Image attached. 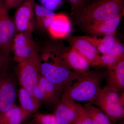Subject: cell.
Listing matches in <instances>:
<instances>
[{"label":"cell","instance_id":"6da1fadb","mask_svg":"<svg viewBox=\"0 0 124 124\" xmlns=\"http://www.w3.org/2000/svg\"><path fill=\"white\" fill-rule=\"evenodd\" d=\"M39 74L53 84L62 95L81 73L71 70L45 48L39 54Z\"/></svg>","mask_w":124,"mask_h":124},{"label":"cell","instance_id":"7a4b0ae2","mask_svg":"<svg viewBox=\"0 0 124 124\" xmlns=\"http://www.w3.org/2000/svg\"><path fill=\"white\" fill-rule=\"evenodd\" d=\"M101 68L81 73L76 82L63 94L78 101H90L100 89V85L105 79L106 70Z\"/></svg>","mask_w":124,"mask_h":124},{"label":"cell","instance_id":"3957f363","mask_svg":"<svg viewBox=\"0 0 124 124\" xmlns=\"http://www.w3.org/2000/svg\"><path fill=\"white\" fill-rule=\"evenodd\" d=\"M124 8V0H95L85 6L77 18L84 26L116 17Z\"/></svg>","mask_w":124,"mask_h":124},{"label":"cell","instance_id":"277c9868","mask_svg":"<svg viewBox=\"0 0 124 124\" xmlns=\"http://www.w3.org/2000/svg\"><path fill=\"white\" fill-rule=\"evenodd\" d=\"M124 92L119 93L103 88L100 89L90 102L102 111L112 124L124 117Z\"/></svg>","mask_w":124,"mask_h":124},{"label":"cell","instance_id":"5b68a950","mask_svg":"<svg viewBox=\"0 0 124 124\" xmlns=\"http://www.w3.org/2000/svg\"><path fill=\"white\" fill-rule=\"evenodd\" d=\"M45 48L74 71L83 73L89 70L91 66L88 61L78 51L70 46L49 44Z\"/></svg>","mask_w":124,"mask_h":124},{"label":"cell","instance_id":"8992f818","mask_svg":"<svg viewBox=\"0 0 124 124\" xmlns=\"http://www.w3.org/2000/svg\"><path fill=\"white\" fill-rule=\"evenodd\" d=\"M17 73L22 87L32 95L39 75V53L27 60L18 63Z\"/></svg>","mask_w":124,"mask_h":124},{"label":"cell","instance_id":"52a82bcc","mask_svg":"<svg viewBox=\"0 0 124 124\" xmlns=\"http://www.w3.org/2000/svg\"><path fill=\"white\" fill-rule=\"evenodd\" d=\"M17 85L16 78L8 70L0 73V115L16 104Z\"/></svg>","mask_w":124,"mask_h":124},{"label":"cell","instance_id":"ba28073f","mask_svg":"<svg viewBox=\"0 0 124 124\" xmlns=\"http://www.w3.org/2000/svg\"><path fill=\"white\" fill-rule=\"evenodd\" d=\"M12 52L14 60L18 63L39 53L32 38V32L16 33L13 41Z\"/></svg>","mask_w":124,"mask_h":124},{"label":"cell","instance_id":"9c48e42d","mask_svg":"<svg viewBox=\"0 0 124 124\" xmlns=\"http://www.w3.org/2000/svg\"><path fill=\"white\" fill-rule=\"evenodd\" d=\"M62 95L53 84L39 74L38 83L32 94L37 102L40 106H55Z\"/></svg>","mask_w":124,"mask_h":124},{"label":"cell","instance_id":"30bf717a","mask_svg":"<svg viewBox=\"0 0 124 124\" xmlns=\"http://www.w3.org/2000/svg\"><path fill=\"white\" fill-rule=\"evenodd\" d=\"M83 106L63 94L55 106L53 114L61 124H72Z\"/></svg>","mask_w":124,"mask_h":124},{"label":"cell","instance_id":"8fae6325","mask_svg":"<svg viewBox=\"0 0 124 124\" xmlns=\"http://www.w3.org/2000/svg\"><path fill=\"white\" fill-rule=\"evenodd\" d=\"M35 3L34 0H25L16 10L14 22L18 32H32Z\"/></svg>","mask_w":124,"mask_h":124},{"label":"cell","instance_id":"7c38bea8","mask_svg":"<svg viewBox=\"0 0 124 124\" xmlns=\"http://www.w3.org/2000/svg\"><path fill=\"white\" fill-rule=\"evenodd\" d=\"M16 29L14 23L6 9L0 14V50L10 56Z\"/></svg>","mask_w":124,"mask_h":124},{"label":"cell","instance_id":"4fadbf2b","mask_svg":"<svg viewBox=\"0 0 124 124\" xmlns=\"http://www.w3.org/2000/svg\"><path fill=\"white\" fill-rule=\"evenodd\" d=\"M69 46L75 49L88 61L91 66L101 67V55L96 48L83 36L70 37Z\"/></svg>","mask_w":124,"mask_h":124},{"label":"cell","instance_id":"5bb4252c","mask_svg":"<svg viewBox=\"0 0 124 124\" xmlns=\"http://www.w3.org/2000/svg\"><path fill=\"white\" fill-rule=\"evenodd\" d=\"M103 88L121 93L124 92V58L107 67Z\"/></svg>","mask_w":124,"mask_h":124},{"label":"cell","instance_id":"9a60e30c","mask_svg":"<svg viewBox=\"0 0 124 124\" xmlns=\"http://www.w3.org/2000/svg\"><path fill=\"white\" fill-rule=\"evenodd\" d=\"M124 15L123 11L117 17L111 19L85 25L83 26L84 30L86 33L94 36L115 35Z\"/></svg>","mask_w":124,"mask_h":124},{"label":"cell","instance_id":"2e32d148","mask_svg":"<svg viewBox=\"0 0 124 124\" xmlns=\"http://www.w3.org/2000/svg\"><path fill=\"white\" fill-rule=\"evenodd\" d=\"M71 27L67 16L63 13H55L54 18L48 29L52 37L56 39L65 38L70 33Z\"/></svg>","mask_w":124,"mask_h":124},{"label":"cell","instance_id":"e0dca14e","mask_svg":"<svg viewBox=\"0 0 124 124\" xmlns=\"http://www.w3.org/2000/svg\"><path fill=\"white\" fill-rule=\"evenodd\" d=\"M55 14L54 11L35 3L34 16L37 25L40 29L43 31L48 30Z\"/></svg>","mask_w":124,"mask_h":124},{"label":"cell","instance_id":"ac0fdd59","mask_svg":"<svg viewBox=\"0 0 124 124\" xmlns=\"http://www.w3.org/2000/svg\"><path fill=\"white\" fill-rule=\"evenodd\" d=\"M18 94L20 108L28 117L35 113L40 106L32 95L23 87L18 90Z\"/></svg>","mask_w":124,"mask_h":124},{"label":"cell","instance_id":"d6986e66","mask_svg":"<svg viewBox=\"0 0 124 124\" xmlns=\"http://www.w3.org/2000/svg\"><path fill=\"white\" fill-rule=\"evenodd\" d=\"M83 37L91 43L99 53L102 54L109 53L119 40L115 35L105 36L100 39H98L96 36L91 37L84 36Z\"/></svg>","mask_w":124,"mask_h":124},{"label":"cell","instance_id":"ffe728a7","mask_svg":"<svg viewBox=\"0 0 124 124\" xmlns=\"http://www.w3.org/2000/svg\"><path fill=\"white\" fill-rule=\"evenodd\" d=\"M27 118L20 106L16 104L8 110L0 115V124H22Z\"/></svg>","mask_w":124,"mask_h":124},{"label":"cell","instance_id":"44dd1931","mask_svg":"<svg viewBox=\"0 0 124 124\" xmlns=\"http://www.w3.org/2000/svg\"><path fill=\"white\" fill-rule=\"evenodd\" d=\"M124 58V46L118 40L109 53L101 55V67H107Z\"/></svg>","mask_w":124,"mask_h":124},{"label":"cell","instance_id":"7402d4cb","mask_svg":"<svg viewBox=\"0 0 124 124\" xmlns=\"http://www.w3.org/2000/svg\"><path fill=\"white\" fill-rule=\"evenodd\" d=\"M83 107L91 116L92 124H112L102 111L90 102L84 104Z\"/></svg>","mask_w":124,"mask_h":124},{"label":"cell","instance_id":"603a6c76","mask_svg":"<svg viewBox=\"0 0 124 124\" xmlns=\"http://www.w3.org/2000/svg\"><path fill=\"white\" fill-rule=\"evenodd\" d=\"M34 119L38 124H61L53 113H37Z\"/></svg>","mask_w":124,"mask_h":124},{"label":"cell","instance_id":"cb8c5ba5","mask_svg":"<svg viewBox=\"0 0 124 124\" xmlns=\"http://www.w3.org/2000/svg\"><path fill=\"white\" fill-rule=\"evenodd\" d=\"M71 7L72 14L77 18L81 10L85 6L88 4L90 0H68Z\"/></svg>","mask_w":124,"mask_h":124},{"label":"cell","instance_id":"d4e9b609","mask_svg":"<svg viewBox=\"0 0 124 124\" xmlns=\"http://www.w3.org/2000/svg\"><path fill=\"white\" fill-rule=\"evenodd\" d=\"M72 124H92L91 116L84 107Z\"/></svg>","mask_w":124,"mask_h":124},{"label":"cell","instance_id":"484cf974","mask_svg":"<svg viewBox=\"0 0 124 124\" xmlns=\"http://www.w3.org/2000/svg\"><path fill=\"white\" fill-rule=\"evenodd\" d=\"M41 5L46 8L54 11L62 4L63 0H38Z\"/></svg>","mask_w":124,"mask_h":124},{"label":"cell","instance_id":"4316f807","mask_svg":"<svg viewBox=\"0 0 124 124\" xmlns=\"http://www.w3.org/2000/svg\"><path fill=\"white\" fill-rule=\"evenodd\" d=\"M10 63V56L6 55L0 50V73L8 70Z\"/></svg>","mask_w":124,"mask_h":124},{"label":"cell","instance_id":"83f0119b","mask_svg":"<svg viewBox=\"0 0 124 124\" xmlns=\"http://www.w3.org/2000/svg\"><path fill=\"white\" fill-rule=\"evenodd\" d=\"M7 10L18 7L25 0H3Z\"/></svg>","mask_w":124,"mask_h":124},{"label":"cell","instance_id":"f1b7e54d","mask_svg":"<svg viewBox=\"0 0 124 124\" xmlns=\"http://www.w3.org/2000/svg\"><path fill=\"white\" fill-rule=\"evenodd\" d=\"M6 9L3 0H0V14Z\"/></svg>","mask_w":124,"mask_h":124},{"label":"cell","instance_id":"f546056e","mask_svg":"<svg viewBox=\"0 0 124 124\" xmlns=\"http://www.w3.org/2000/svg\"><path fill=\"white\" fill-rule=\"evenodd\" d=\"M38 124L37 122L34 119L33 120L31 121H30V122H27V123H25V124Z\"/></svg>","mask_w":124,"mask_h":124},{"label":"cell","instance_id":"4dcf8cb0","mask_svg":"<svg viewBox=\"0 0 124 124\" xmlns=\"http://www.w3.org/2000/svg\"><path fill=\"white\" fill-rule=\"evenodd\" d=\"M124 124V121H123V122H122L120 124Z\"/></svg>","mask_w":124,"mask_h":124},{"label":"cell","instance_id":"1f68e13d","mask_svg":"<svg viewBox=\"0 0 124 124\" xmlns=\"http://www.w3.org/2000/svg\"><path fill=\"white\" fill-rule=\"evenodd\" d=\"M90 0V1H91V0ZM93 0V1H94L95 0Z\"/></svg>","mask_w":124,"mask_h":124}]
</instances>
